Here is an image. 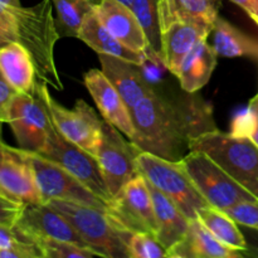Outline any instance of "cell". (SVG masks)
Returning a JSON list of instances; mask_svg holds the SVG:
<instances>
[{
  "instance_id": "6da1fadb",
  "label": "cell",
  "mask_w": 258,
  "mask_h": 258,
  "mask_svg": "<svg viewBox=\"0 0 258 258\" xmlns=\"http://www.w3.org/2000/svg\"><path fill=\"white\" fill-rule=\"evenodd\" d=\"M197 92L168 100L154 91L131 108L135 133L130 139L141 151L171 161H180L190 151V143L217 130L213 107Z\"/></svg>"
},
{
  "instance_id": "7a4b0ae2",
  "label": "cell",
  "mask_w": 258,
  "mask_h": 258,
  "mask_svg": "<svg viewBox=\"0 0 258 258\" xmlns=\"http://www.w3.org/2000/svg\"><path fill=\"white\" fill-rule=\"evenodd\" d=\"M10 34L29 52L37 78L54 90H63L54 59V47L60 35L53 18L52 0H43L34 7L12 9Z\"/></svg>"
},
{
  "instance_id": "3957f363",
  "label": "cell",
  "mask_w": 258,
  "mask_h": 258,
  "mask_svg": "<svg viewBox=\"0 0 258 258\" xmlns=\"http://www.w3.org/2000/svg\"><path fill=\"white\" fill-rule=\"evenodd\" d=\"M47 204L59 212L92 251L105 258H130L131 232L121 228L107 212L85 204L53 199Z\"/></svg>"
},
{
  "instance_id": "277c9868",
  "label": "cell",
  "mask_w": 258,
  "mask_h": 258,
  "mask_svg": "<svg viewBox=\"0 0 258 258\" xmlns=\"http://www.w3.org/2000/svg\"><path fill=\"white\" fill-rule=\"evenodd\" d=\"M190 150L207 154L258 199V146L251 139L217 128L191 140Z\"/></svg>"
},
{
  "instance_id": "5b68a950",
  "label": "cell",
  "mask_w": 258,
  "mask_h": 258,
  "mask_svg": "<svg viewBox=\"0 0 258 258\" xmlns=\"http://www.w3.org/2000/svg\"><path fill=\"white\" fill-rule=\"evenodd\" d=\"M139 173L176 204L188 219H198L199 209L211 204L202 196L181 161H171L141 151L138 156Z\"/></svg>"
},
{
  "instance_id": "8992f818",
  "label": "cell",
  "mask_w": 258,
  "mask_h": 258,
  "mask_svg": "<svg viewBox=\"0 0 258 258\" xmlns=\"http://www.w3.org/2000/svg\"><path fill=\"white\" fill-rule=\"evenodd\" d=\"M180 161L212 207L224 212L239 202L258 201L203 151L190 150Z\"/></svg>"
},
{
  "instance_id": "52a82bcc",
  "label": "cell",
  "mask_w": 258,
  "mask_h": 258,
  "mask_svg": "<svg viewBox=\"0 0 258 258\" xmlns=\"http://www.w3.org/2000/svg\"><path fill=\"white\" fill-rule=\"evenodd\" d=\"M8 123L20 149L39 153L49 140L55 126L42 93L38 80L29 93H18L9 110Z\"/></svg>"
},
{
  "instance_id": "ba28073f",
  "label": "cell",
  "mask_w": 258,
  "mask_h": 258,
  "mask_svg": "<svg viewBox=\"0 0 258 258\" xmlns=\"http://www.w3.org/2000/svg\"><path fill=\"white\" fill-rule=\"evenodd\" d=\"M140 149L115 126L102 120V140L98 146L97 158L103 179L112 199L133 178L139 175L138 156Z\"/></svg>"
},
{
  "instance_id": "9c48e42d",
  "label": "cell",
  "mask_w": 258,
  "mask_h": 258,
  "mask_svg": "<svg viewBox=\"0 0 258 258\" xmlns=\"http://www.w3.org/2000/svg\"><path fill=\"white\" fill-rule=\"evenodd\" d=\"M28 153L43 203L58 199L108 211L110 204L107 202L96 196L64 168L39 154L32 151Z\"/></svg>"
},
{
  "instance_id": "30bf717a",
  "label": "cell",
  "mask_w": 258,
  "mask_h": 258,
  "mask_svg": "<svg viewBox=\"0 0 258 258\" xmlns=\"http://www.w3.org/2000/svg\"><path fill=\"white\" fill-rule=\"evenodd\" d=\"M42 93L55 128L71 143L81 146L96 156L102 140V120L86 101L77 100L75 107L68 110L50 96L47 83L42 82Z\"/></svg>"
},
{
  "instance_id": "8fae6325",
  "label": "cell",
  "mask_w": 258,
  "mask_h": 258,
  "mask_svg": "<svg viewBox=\"0 0 258 258\" xmlns=\"http://www.w3.org/2000/svg\"><path fill=\"white\" fill-rule=\"evenodd\" d=\"M37 154L57 163L96 196L108 204L111 203L112 197L105 183L97 158L81 146L68 141L57 128H54L44 148Z\"/></svg>"
},
{
  "instance_id": "7c38bea8",
  "label": "cell",
  "mask_w": 258,
  "mask_h": 258,
  "mask_svg": "<svg viewBox=\"0 0 258 258\" xmlns=\"http://www.w3.org/2000/svg\"><path fill=\"white\" fill-rule=\"evenodd\" d=\"M107 213L125 231L156 236L153 197L148 180L141 174L131 179L111 201Z\"/></svg>"
},
{
  "instance_id": "4fadbf2b",
  "label": "cell",
  "mask_w": 258,
  "mask_h": 258,
  "mask_svg": "<svg viewBox=\"0 0 258 258\" xmlns=\"http://www.w3.org/2000/svg\"><path fill=\"white\" fill-rule=\"evenodd\" d=\"M0 193L23 204H42L29 153L12 148L0 139Z\"/></svg>"
},
{
  "instance_id": "5bb4252c",
  "label": "cell",
  "mask_w": 258,
  "mask_h": 258,
  "mask_svg": "<svg viewBox=\"0 0 258 258\" xmlns=\"http://www.w3.org/2000/svg\"><path fill=\"white\" fill-rule=\"evenodd\" d=\"M15 224L38 246L45 239H57L90 248L72 224L47 203L24 206Z\"/></svg>"
},
{
  "instance_id": "9a60e30c",
  "label": "cell",
  "mask_w": 258,
  "mask_h": 258,
  "mask_svg": "<svg viewBox=\"0 0 258 258\" xmlns=\"http://www.w3.org/2000/svg\"><path fill=\"white\" fill-rule=\"evenodd\" d=\"M85 86L92 96L103 120L115 126L126 138L131 139L135 133L131 110L115 86L107 80L101 70H90L85 75Z\"/></svg>"
},
{
  "instance_id": "2e32d148",
  "label": "cell",
  "mask_w": 258,
  "mask_h": 258,
  "mask_svg": "<svg viewBox=\"0 0 258 258\" xmlns=\"http://www.w3.org/2000/svg\"><path fill=\"white\" fill-rule=\"evenodd\" d=\"M95 12L108 32L126 47L140 53L148 49L143 27L128 5L120 0H101L95 5Z\"/></svg>"
},
{
  "instance_id": "e0dca14e",
  "label": "cell",
  "mask_w": 258,
  "mask_h": 258,
  "mask_svg": "<svg viewBox=\"0 0 258 258\" xmlns=\"http://www.w3.org/2000/svg\"><path fill=\"white\" fill-rule=\"evenodd\" d=\"M212 27L191 22H174L161 30V58L166 70L178 76L183 60L201 40L208 39Z\"/></svg>"
},
{
  "instance_id": "ac0fdd59",
  "label": "cell",
  "mask_w": 258,
  "mask_h": 258,
  "mask_svg": "<svg viewBox=\"0 0 258 258\" xmlns=\"http://www.w3.org/2000/svg\"><path fill=\"white\" fill-rule=\"evenodd\" d=\"M98 60L103 75L115 86L130 110L145 96L155 91L136 63L108 54H98Z\"/></svg>"
},
{
  "instance_id": "d6986e66",
  "label": "cell",
  "mask_w": 258,
  "mask_h": 258,
  "mask_svg": "<svg viewBox=\"0 0 258 258\" xmlns=\"http://www.w3.org/2000/svg\"><path fill=\"white\" fill-rule=\"evenodd\" d=\"M242 251L224 244L199 219L190 221L186 236L168 251V258H239Z\"/></svg>"
},
{
  "instance_id": "ffe728a7",
  "label": "cell",
  "mask_w": 258,
  "mask_h": 258,
  "mask_svg": "<svg viewBox=\"0 0 258 258\" xmlns=\"http://www.w3.org/2000/svg\"><path fill=\"white\" fill-rule=\"evenodd\" d=\"M148 184L153 197L156 226H158L155 237L165 247L166 251H169L186 236L190 226V219L186 218L183 212L176 207V204L163 191L159 190L149 181Z\"/></svg>"
},
{
  "instance_id": "44dd1931",
  "label": "cell",
  "mask_w": 258,
  "mask_h": 258,
  "mask_svg": "<svg viewBox=\"0 0 258 258\" xmlns=\"http://www.w3.org/2000/svg\"><path fill=\"white\" fill-rule=\"evenodd\" d=\"M222 0H159L161 30L174 22H191L212 27Z\"/></svg>"
},
{
  "instance_id": "7402d4cb",
  "label": "cell",
  "mask_w": 258,
  "mask_h": 258,
  "mask_svg": "<svg viewBox=\"0 0 258 258\" xmlns=\"http://www.w3.org/2000/svg\"><path fill=\"white\" fill-rule=\"evenodd\" d=\"M0 71L19 93L32 92L38 81L29 52L18 42L0 47Z\"/></svg>"
},
{
  "instance_id": "603a6c76",
  "label": "cell",
  "mask_w": 258,
  "mask_h": 258,
  "mask_svg": "<svg viewBox=\"0 0 258 258\" xmlns=\"http://www.w3.org/2000/svg\"><path fill=\"white\" fill-rule=\"evenodd\" d=\"M216 50L208 39H203L190 50L183 60L176 78L186 93L198 92L211 80L217 66Z\"/></svg>"
},
{
  "instance_id": "cb8c5ba5",
  "label": "cell",
  "mask_w": 258,
  "mask_h": 258,
  "mask_svg": "<svg viewBox=\"0 0 258 258\" xmlns=\"http://www.w3.org/2000/svg\"><path fill=\"white\" fill-rule=\"evenodd\" d=\"M78 39L85 42L98 54L113 55V57L130 60L136 64H141L144 59V53L130 49L108 32L107 28L97 17L95 9L83 22L78 33Z\"/></svg>"
},
{
  "instance_id": "d4e9b609",
  "label": "cell",
  "mask_w": 258,
  "mask_h": 258,
  "mask_svg": "<svg viewBox=\"0 0 258 258\" xmlns=\"http://www.w3.org/2000/svg\"><path fill=\"white\" fill-rule=\"evenodd\" d=\"M208 39L218 57H252L258 59V40L218 15L212 25Z\"/></svg>"
},
{
  "instance_id": "484cf974",
  "label": "cell",
  "mask_w": 258,
  "mask_h": 258,
  "mask_svg": "<svg viewBox=\"0 0 258 258\" xmlns=\"http://www.w3.org/2000/svg\"><path fill=\"white\" fill-rule=\"evenodd\" d=\"M197 216L203 226L219 241L231 248L247 251V242L242 232L239 231L238 223L232 219L226 212L216 207L208 206L199 209Z\"/></svg>"
},
{
  "instance_id": "4316f807",
  "label": "cell",
  "mask_w": 258,
  "mask_h": 258,
  "mask_svg": "<svg viewBox=\"0 0 258 258\" xmlns=\"http://www.w3.org/2000/svg\"><path fill=\"white\" fill-rule=\"evenodd\" d=\"M57 12V28L59 35L78 38L86 18L93 12L95 4L90 0H52Z\"/></svg>"
},
{
  "instance_id": "83f0119b",
  "label": "cell",
  "mask_w": 258,
  "mask_h": 258,
  "mask_svg": "<svg viewBox=\"0 0 258 258\" xmlns=\"http://www.w3.org/2000/svg\"><path fill=\"white\" fill-rule=\"evenodd\" d=\"M131 9L143 27L150 49L161 55V27L159 0H134Z\"/></svg>"
},
{
  "instance_id": "f1b7e54d",
  "label": "cell",
  "mask_w": 258,
  "mask_h": 258,
  "mask_svg": "<svg viewBox=\"0 0 258 258\" xmlns=\"http://www.w3.org/2000/svg\"><path fill=\"white\" fill-rule=\"evenodd\" d=\"M231 133L251 139L258 146V93L249 101L248 106L233 118Z\"/></svg>"
},
{
  "instance_id": "f546056e",
  "label": "cell",
  "mask_w": 258,
  "mask_h": 258,
  "mask_svg": "<svg viewBox=\"0 0 258 258\" xmlns=\"http://www.w3.org/2000/svg\"><path fill=\"white\" fill-rule=\"evenodd\" d=\"M130 258H168V251L151 233H133L128 242Z\"/></svg>"
},
{
  "instance_id": "4dcf8cb0",
  "label": "cell",
  "mask_w": 258,
  "mask_h": 258,
  "mask_svg": "<svg viewBox=\"0 0 258 258\" xmlns=\"http://www.w3.org/2000/svg\"><path fill=\"white\" fill-rule=\"evenodd\" d=\"M44 258H93L100 257L95 251L71 242L45 239L39 243Z\"/></svg>"
},
{
  "instance_id": "1f68e13d",
  "label": "cell",
  "mask_w": 258,
  "mask_h": 258,
  "mask_svg": "<svg viewBox=\"0 0 258 258\" xmlns=\"http://www.w3.org/2000/svg\"><path fill=\"white\" fill-rule=\"evenodd\" d=\"M224 212L241 226L258 231V201L239 202Z\"/></svg>"
},
{
  "instance_id": "d6a6232c",
  "label": "cell",
  "mask_w": 258,
  "mask_h": 258,
  "mask_svg": "<svg viewBox=\"0 0 258 258\" xmlns=\"http://www.w3.org/2000/svg\"><path fill=\"white\" fill-rule=\"evenodd\" d=\"M18 93L19 92L8 82V80L0 71V121L3 123L8 122L10 106Z\"/></svg>"
},
{
  "instance_id": "836d02e7",
  "label": "cell",
  "mask_w": 258,
  "mask_h": 258,
  "mask_svg": "<svg viewBox=\"0 0 258 258\" xmlns=\"http://www.w3.org/2000/svg\"><path fill=\"white\" fill-rule=\"evenodd\" d=\"M23 208V204L17 203L0 193V223L9 226L15 224L22 214Z\"/></svg>"
},
{
  "instance_id": "e575fe53",
  "label": "cell",
  "mask_w": 258,
  "mask_h": 258,
  "mask_svg": "<svg viewBox=\"0 0 258 258\" xmlns=\"http://www.w3.org/2000/svg\"><path fill=\"white\" fill-rule=\"evenodd\" d=\"M18 7H20V0H0V28H2L3 22H4L8 10L12 9V8H18Z\"/></svg>"
},
{
  "instance_id": "d590c367",
  "label": "cell",
  "mask_w": 258,
  "mask_h": 258,
  "mask_svg": "<svg viewBox=\"0 0 258 258\" xmlns=\"http://www.w3.org/2000/svg\"><path fill=\"white\" fill-rule=\"evenodd\" d=\"M247 14L254 20V23L258 25V0H251L249 9L247 10Z\"/></svg>"
},
{
  "instance_id": "8d00e7d4",
  "label": "cell",
  "mask_w": 258,
  "mask_h": 258,
  "mask_svg": "<svg viewBox=\"0 0 258 258\" xmlns=\"http://www.w3.org/2000/svg\"><path fill=\"white\" fill-rule=\"evenodd\" d=\"M234 4H237L238 7H241L244 12L247 13V10L249 9V5H251V0H231Z\"/></svg>"
},
{
  "instance_id": "74e56055",
  "label": "cell",
  "mask_w": 258,
  "mask_h": 258,
  "mask_svg": "<svg viewBox=\"0 0 258 258\" xmlns=\"http://www.w3.org/2000/svg\"><path fill=\"white\" fill-rule=\"evenodd\" d=\"M7 43H9V40L7 39L5 34L3 33L2 28H0V47H2V45H4V44H7Z\"/></svg>"
},
{
  "instance_id": "f35d334b",
  "label": "cell",
  "mask_w": 258,
  "mask_h": 258,
  "mask_svg": "<svg viewBox=\"0 0 258 258\" xmlns=\"http://www.w3.org/2000/svg\"><path fill=\"white\" fill-rule=\"evenodd\" d=\"M121 3H123V4H126V5H128V7L131 8V5H133V2L134 0H120Z\"/></svg>"
},
{
  "instance_id": "ab89813d",
  "label": "cell",
  "mask_w": 258,
  "mask_h": 258,
  "mask_svg": "<svg viewBox=\"0 0 258 258\" xmlns=\"http://www.w3.org/2000/svg\"><path fill=\"white\" fill-rule=\"evenodd\" d=\"M90 2H91V3H93V4H95V5H97L98 3L101 2V0H90Z\"/></svg>"
},
{
  "instance_id": "60d3db41",
  "label": "cell",
  "mask_w": 258,
  "mask_h": 258,
  "mask_svg": "<svg viewBox=\"0 0 258 258\" xmlns=\"http://www.w3.org/2000/svg\"><path fill=\"white\" fill-rule=\"evenodd\" d=\"M2 125H3V122L0 121V136H2Z\"/></svg>"
}]
</instances>
